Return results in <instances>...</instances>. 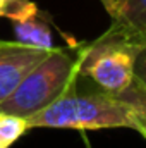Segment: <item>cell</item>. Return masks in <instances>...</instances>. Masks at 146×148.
<instances>
[{"instance_id": "7a4b0ae2", "label": "cell", "mask_w": 146, "mask_h": 148, "mask_svg": "<svg viewBox=\"0 0 146 148\" xmlns=\"http://www.w3.org/2000/svg\"><path fill=\"white\" fill-rule=\"evenodd\" d=\"M77 66V53L55 47L23 77L16 90L0 102V112L28 119L43 110L76 86L79 76Z\"/></svg>"}, {"instance_id": "9c48e42d", "label": "cell", "mask_w": 146, "mask_h": 148, "mask_svg": "<svg viewBox=\"0 0 146 148\" xmlns=\"http://www.w3.org/2000/svg\"><path fill=\"white\" fill-rule=\"evenodd\" d=\"M136 131L146 138V110L141 112V114L138 115V121H136Z\"/></svg>"}, {"instance_id": "3957f363", "label": "cell", "mask_w": 146, "mask_h": 148, "mask_svg": "<svg viewBox=\"0 0 146 148\" xmlns=\"http://www.w3.org/2000/svg\"><path fill=\"white\" fill-rule=\"evenodd\" d=\"M141 45L103 33L77 52L79 76L89 77L103 91L120 93L134 79V59Z\"/></svg>"}, {"instance_id": "6da1fadb", "label": "cell", "mask_w": 146, "mask_h": 148, "mask_svg": "<svg viewBox=\"0 0 146 148\" xmlns=\"http://www.w3.org/2000/svg\"><path fill=\"white\" fill-rule=\"evenodd\" d=\"M146 110V93L132 79L120 93L91 91L77 93L76 86L59 97L53 103L28 117V129H117L127 127L136 131V121Z\"/></svg>"}, {"instance_id": "ba28073f", "label": "cell", "mask_w": 146, "mask_h": 148, "mask_svg": "<svg viewBox=\"0 0 146 148\" xmlns=\"http://www.w3.org/2000/svg\"><path fill=\"white\" fill-rule=\"evenodd\" d=\"M134 81L146 93V41L139 47L134 59Z\"/></svg>"}, {"instance_id": "5b68a950", "label": "cell", "mask_w": 146, "mask_h": 148, "mask_svg": "<svg viewBox=\"0 0 146 148\" xmlns=\"http://www.w3.org/2000/svg\"><path fill=\"white\" fill-rule=\"evenodd\" d=\"M105 35L134 43L146 41V0H117L115 14Z\"/></svg>"}, {"instance_id": "52a82bcc", "label": "cell", "mask_w": 146, "mask_h": 148, "mask_svg": "<svg viewBox=\"0 0 146 148\" xmlns=\"http://www.w3.org/2000/svg\"><path fill=\"white\" fill-rule=\"evenodd\" d=\"M28 131L24 117L0 112V148H10Z\"/></svg>"}, {"instance_id": "277c9868", "label": "cell", "mask_w": 146, "mask_h": 148, "mask_svg": "<svg viewBox=\"0 0 146 148\" xmlns=\"http://www.w3.org/2000/svg\"><path fill=\"white\" fill-rule=\"evenodd\" d=\"M50 50L23 45L19 41H0V102H3L23 77Z\"/></svg>"}, {"instance_id": "30bf717a", "label": "cell", "mask_w": 146, "mask_h": 148, "mask_svg": "<svg viewBox=\"0 0 146 148\" xmlns=\"http://www.w3.org/2000/svg\"><path fill=\"white\" fill-rule=\"evenodd\" d=\"M102 5L105 7V10L108 12V16L112 17L115 14V9H117V0H100Z\"/></svg>"}, {"instance_id": "8992f818", "label": "cell", "mask_w": 146, "mask_h": 148, "mask_svg": "<svg viewBox=\"0 0 146 148\" xmlns=\"http://www.w3.org/2000/svg\"><path fill=\"white\" fill-rule=\"evenodd\" d=\"M10 23L14 28L16 41L28 45V47L41 48V50H53L55 48L48 24L45 21H41L38 17V14H31V16L21 17V19H14Z\"/></svg>"}, {"instance_id": "8fae6325", "label": "cell", "mask_w": 146, "mask_h": 148, "mask_svg": "<svg viewBox=\"0 0 146 148\" xmlns=\"http://www.w3.org/2000/svg\"><path fill=\"white\" fill-rule=\"evenodd\" d=\"M5 2H7V0H0V12H2V9H3V5H5Z\"/></svg>"}]
</instances>
